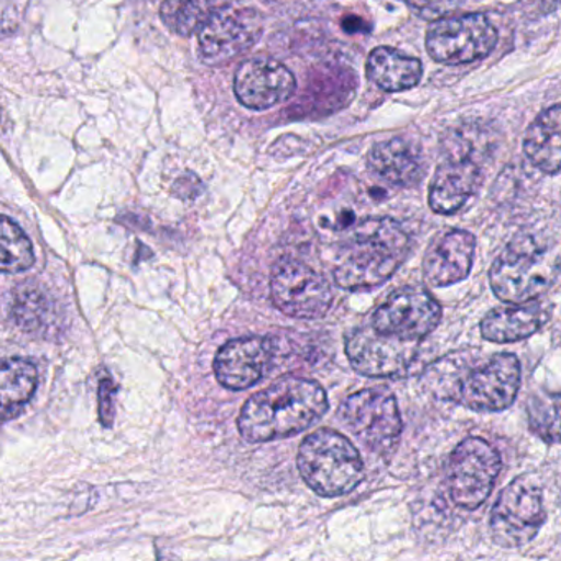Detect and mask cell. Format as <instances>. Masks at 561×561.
Instances as JSON below:
<instances>
[{"mask_svg":"<svg viewBox=\"0 0 561 561\" xmlns=\"http://www.w3.org/2000/svg\"><path fill=\"white\" fill-rule=\"evenodd\" d=\"M471 351L451 353L426 370L428 389L438 399L459 403L472 412H501L508 409L520 390V360L501 353L472 366Z\"/></svg>","mask_w":561,"mask_h":561,"instance_id":"6da1fadb","label":"cell"},{"mask_svg":"<svg viewBox=\"0 0 561 561\" xmlns=\"http://www.w3.org/2000/svg\"><path fill=\"white\" fill-rule=\"evenodd\" d=\"M328 397L314 380L284 377L242 407L238 426L249 443L287 438L310 428L327 413Z\"/></svg>","mask_w":561,"mask_h":561,"instance_id":"7a4b0ae2","label":"cell"},{"mask_svg":"<svg viewBox=\"0 0 561 561\" xmlns=\"http://www.w3.org/2000/svg\"><path fill=\"white\" fill-rule=\"evenodd\" d=\"M409 251V234L399 222L390 218L366 219L341 245L334 265V280L351 291L379 287L396 274Z\"/></svg>","mask_w":561,"mask_h":561,"instance_id":"3957f363","label":"cell"},{"mask_svg":"<svg viewBox=\"0 0 561 561\" xmlns=\"http://www.w3.org/2000/svg\"><path fill=\"white\" fill-rule=\"evenodd\" d=\"M301 478L324 497L347 494L364 478V462L356 446L333 430L311 433L298 449Z\"/></svg>","mask_w":561,"mask_h":561,"instance_id":"277c9868","label":"cell"},{"mask_svg":"<svg viewBox=\"0 0 561 561\" xmlns=\"http://www.w3.org/2000/svg\"><path fill=\"white\" fill-rule=\"evenodd\" d=\"M557 265L534 239L518 238L501 252L489 274L492 291L505 304H527L550 290Z\"/></svg>","mask_w":561,"mask_h":561,"instance_id":"5b68a950","label":"cell"},{"mask_svg":"<svg viewBox=\"0 0 561 561\" xmlns=\"http://www.w3.org/2000/svg\"><path fill=\"white\" fill-rule=\"evenodd\" d=\"M547 518L543 494L534 479L522 476L502 489L491 512V531L495 543L520 548L537 537Z\"/></svg>","mask_w":561,"mask_h":561,"instance_id":"8992f818","label":"cell"},{"mask_svg":"<svg viewBox=\"0 0 561 561\" xmlns=\"http://www.w3.org/2000/svg\"><path fill=\"white\" fill-rule=\"evenodd\" d=\"M501 468V455L491 443L478 436L459 443L446 471L453 502L468 511L481 507L491 495Z\"/></svg>","mask_w":561,"mask_h":561,"instance_id":"52a82bcc","label":"cell"},{"mask_svg":"<svg viewBox=\"0 0 561 561\" xmlns=\"http://www.w3.org/2000/svg\"><path fill=\"white\" fill-rule=\"evenodd\" d=\"M340 416L354 436L379 455L392 451L402 435L399 405L387 389L353 393L341 405Z\"/></svg>","mask_w":561,"mask_h":561,"instance_id":"ba28073f","label":"cell"},{"mask_svg":"<svg viewBox=\"0 0 561 561\" xmlns=\"http://www.w3.org/2000/svg\"><path fill=\"white\" fill-rule=\"evenodd\" d=\"M497 31L485 15H451L438 19L426 34V50L443 65L472 64L494 50Z\"/></svg>","mask_w":561,"mask_h":561,"instance_id":"9c48e42d","label":"cell"},{"mask_svg":"<svg viewBox=\"0 0 561 561\" xmlns=\"http://www.w3.org/2000/svg\"><path fill=\"white\" fill-rule=\"evenodd\" d=\"M264 32V21L251 8H226L198 32V54L208 67H221L251 50Z\"/></svg>","mask_w":561,"mask_h":561,"instance_id":"30bf717a","label":"cell"},{"mask_svg":"<svg viewBox=\"0 0 561 561\" xmlns=\"http://www.w3.org/2000/svg\"><path fill=\"white\" fill-rule=\"evenodd\" d=\"M271 295L278 310L300 320L324 317L333 301V291L327 278L304 262L291 259L274 268Z\"/></svg>","mask_w":561,"mask_h":561,"instance_id":"8fae6325","label":"cell"},{"mask_svg":"<svg viewBox=\"0 0 561 561\" xmlns=\"http://www.w3.org/2000/svg\"><path fill=\"white\" fill-rule=\"evenodd\" d=\"M420 341L379 333L373 324L357 328L346 340V354L357 373L379 379L405 376L419 353Z\"/></svg>","mask_w":561,"mask_h":561,"instance_id":"7c38bea8","label":"cell"},{"mask_svg":"<svg viewBox=\"0 0 561 561\" xmlns=\"http://www.w3.org/2000/svg\"><path fill=\"white\" fill-rule=\"evenodd\" d=\"M442 321L438 301L419 287H403L393 291L373 317V327L387 336L403 341H422L432 334Z\"/></svg>","mask_w":561,"mask_h":561,"instance_id":"4fadbf2b","label":"cell"},{"mask_svg":"<svg viewBox=\"0 0 561 561\" xmlns=\"http://www.w3.org/2000/svg\"><path fill=\"white\" fill-rule=\"evenodd\" d=\"M297 91L294 73L274 58H251L239 65L234 94L242 106L254 111L272 110L287 103Z\"/></svg>","mask_w":561,"mask_h":561,"instance_id":"5bb4252c","label":"cell"},{"mask_svg":"<svg viewBox=\"0 0 561 561\" xmlns=\"http://www.w3.org/2000/svg\"><path fill=\"white\" fill-rule=\"evenodd\" d=\"M274 354V343L265 337L229 341L216 354V377L228 389H249L267 374Z\"/></svg>","mask_w":561,"mask_h":561,"instance_id":"9a60e30c","label":"cell"},{"mask_svg":"<svg viewBox=\"0 0 561 561\" xmlns=\"http://www.w3.org/2000/svg\"><path fill=\"white\" fill-rule=\"evenodd\" d=\"M476 238L455 229L436 238L423 259V278L432 287H448L465 280L474 261Z\"/></svg>","mask_w":561,"mask_h":561,"instance_id":"2e32d148","label":"cell"},{"mask_svg":"<svg viewBox=\"0 0 561 561\" xmlns=\"http://www.w3.org/2000/svg\"><path fill=\"white\" fill-rule=\"evenodd\" d=\"M481 185V170L469 157L445 160L436 170L430 188V208L438 215H455Z\"/></svg>","mask_w":561,"mask_h":561,"instance_id":"e0dca14e","label":"cell"},{"mask_svg":"<svg viewBox=\"0 0 561 561\" xmlns=\"http://www.w3.org/2000/svg\"><path fill=\"white\" fill-rule=\"evenodd\" d=\"M550 320V308L541 301L495 308L481 321V334L491 343L507 344L537 334Z\"/></svg>","mask_w":561,"mask_h":561,"instance_id":"ac0fdd59","label":"cell"},{"mask_svg":"<svg viewBox=\"0 0 561 561\" xmlns=\"http://www.w3.org/2000/svg\"><path fill=\"white\" fill-rule=\"evenodd\" d=\"M369 169L383 182L409 188L422 180L423 160L409 140L390 139L370 150Z\"/></svg>","mask_w":561,"mask_h":561,"instance_id":"d6986e66","label":"cell"},{"mask_svg":"<svg viewBox=\"0 0 561 561\" xmlns=\"http://www.w3.org/2000/svg\"><path fill=\"white\" fill-rule=\"evenodd\" d=\"M419 58L407 57L390 47H379L367 58V77L387 93L412 90L422 80Z\"/></svg>","mask_w":561,"mask_h":561,"instance_id":"ffe728a7","label":"cell"},{"mask_svg":"<svg viewBox=\"0 0 561 561\" xmlns=\"http://www.w3.org/2000/svg\"><path fill=\"white\" fill-rule=\"evenodd\" d=\"M525 153L530 162L548 175L561 173V106L543 111L528 127Z\"/></svg>","mask_w":561,"mask_h":561,"instance_id":"44dd1931","label":"cell"},{"mask_svg":"<svg viewBox=\"0 0 561 561\" xmlns=\"http://www.w3.org/2000/svg\"><path fill=\"white\" fill-rule=\"evenodd\" d=\"M38 386V370L31 360L12 357L2 364V416L5 422L15 419L25 409Z\"/></svg>","mask_w":561,"mask_h":561,"instance_id":"7402d4cb","label":"cell"},{"mask_svg":"<svg viewBox=\"0 0 561 561\" xmlns=\"http://www.w3.org/2000/svg\"><path fill=\"white\" fill-rule=\"evenodd\" d=\"M228 4L229 0H163L160 18L173 34L190 37Z\"/></svg>","mask_w":561,"mask_h":561,"instance_id":"603a6c76","label":"cell"},{"mask_svg":"<svg viewBox=\"0 0 561 561\" xmlns=\"http://www.w3.org/2000/svg\"><path fill=\"white\" fill-rule=\"evenodd\" d=\"M528 428L541 442L561 443V393L538 392L527 402Z\"/></svg>","mask_w":561,"mask_h":561,"instance_id":"cb8c5ba5","label":"cell"},{"mask_svg":"<svg viewBox=\"0 0 561 561\" xmlns=\"http://www.w3.org/2000/svg\"><path fill=\"white\" fill-rule=\"evenodd\" d=\"M34 248L21 226L9 216L2 218V271L19 274L34 265Z\"/></svg>","mask_w":561,"mask_h":561,"instance_id":"d4e9b609","label":"cell"},{"mask_svg":"<svg viewBox=\"0 0 561 561\" xmlns=\"http://www.w3.org/2000/svg\"><path fill=\"white\" fill-rule=\"evenodd\" d=\"M15 320L25 331H41L48 317L47 298L37 288L24 287L15 300Z\"/></svg>","mask_w":561,"mask_h":561,"instance_id":"484cf974","label":"cell"},{"mask_svg":"<svg viewBox=\"0 0 561 561\" xmlns=\"http://www.w3.org/2000/svg\"><path fill=\"white\" fill-rule=\"evenodd\" d=\"M465 2L466 0H407L412 11L428 21H438L455 14Z\"/></svg>","mask_w":561,"mask_h":561,"instance_id":"4316f807","label":"cell"},{"mask_svg":"<svg viewBox=\"0 0 561 561\" xmlns=\"http://www.w3.org/2000/svg\"><path fill=\"white\" fill-rule=\"evenodd\" d=\"M114 393H116V387L110 379H104L100 389L101 419H103L104 425H111V420H113Z\"/></svg>","mask_w":561,"mask_h":561,"instance_id":"83f0119b","label":"cell"}]
</instances>
